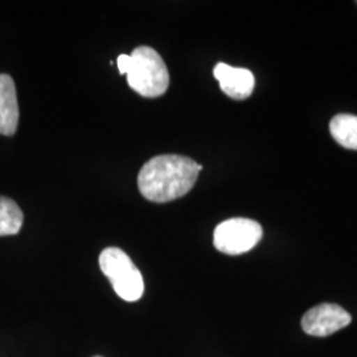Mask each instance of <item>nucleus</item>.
I'll list each match as a JSON object with an SVG mask.
<instances>
[{
  "label": "nucleus",
  "instance_id": "nucleus-2",
  "mask_svg": "<svg viewBox=\"0 0 357 357\" xmlns=\"http://www.w3.org/2000/svg\"><path fill=\"white\" fill-rule=\"evenodd\" d=\"M130 57L126 73L130 88L147 98L163 96L169 85V75L160 54L150 47H138Z\"/></svg>",
  "mask_w": 357,
  "mask_h": 357
},
{
  "label": "nucleus",
  "instance_id": "nucleus-12",
  "mask_svg": "<svg viewBox=\"0 0 357 357\" xmlns=\"http://www.w3.org/2000/svg\"><path fill=\"white\" fill-rule=\"evenodd\" d=\"M356 4H357V1H356Z\"/></svg>",
  "mask_w": 357,
  "mask_h": 357
},
{
  "label": "nucleus",
  "instance_id": "nucleus-5",
  "mask_svg": "<svg viewBox=\"0 0 357 357\" xmlns=\"http://www.w3.org/2000/svg\"><path fill=\"white\" fill-rule=\"evenodd\" d=\"M352 317L343 307L332 303H321L308 310L302 318V328L310 336L326 337L345 328Z\"/></svg>",
  "mask_w": 357,
  "mask_h": 357
},
{
  "label": "nucleus",
  "instance_id": "nucleus-7",
  "mask_svg": "<svg viewBox=\"0 0 357 357\" xmlns=\"http://www.w3.org/2000/svg\"><path fill=\"white\" fill-rule=\"evenodd\" d=\"M19 123V105L13 77L0 75V135L13 137Z\"/></svg>",
  "mask_w": 357,
  "mask_h": 357
},
{
  "label": "nucleus",
  "instance_id": "nucleus-11",
  "mask_svg": "<svg viewBox=\"0 0 357 357\" xmlns=\"http://www.w3.org/2000/svg\"><path fill=\"white\" fill-rule=\"evenodd\" d=\"M94 357H102V356H94Z\"/></svg>",
  "mask_w": 357,
  "mask_h": 357
},
{
  "label": "nucleus",
  "instance_id": "nucleus-9",
  "mask_svg": "<svg viewBox=\"0 0 357 357\" xmlns=\"http://www.w3.org/2000/svg\"><path fill=\"white\" fill-rule=\"evenodd\" d=\"M24 215L13 200L0 196V237L17 234L23 225Z\"/></svg>",
  "mask_w": 357,
  "mask_h": 357
},
{
  "label": "nucleus",
  "instance_id": "nucleus-4",
  "mask_svg": "<svg viewBox=\"0 0 357 357\" xmlns=\"http://www.w3.org/2000/svg\"><path fill=\"white\" fill-rule=\"evenodd\" d=\"M262 234V227L255 220L236 217L217 225L213 245L224 255H243L261 241Z\"/></svg>",
  "mask_w": 357,
  "mask_h": 357
},
{
  "label": "nucleus",
  "instance_id": "nucleus-10",
  "mask_svg": "<svg viewBox=\"0 0 357 357\" xmlns=\"http://www.w3.org/2000/svg\"><path fill=\"white\" fill-rule=\"evenodd\" d=\"M130 60H131V57H130L128 54H121V56L118 57L116 64H118V69H119V73H121V75H126V73H128Z\"/></svg>",
  "mask_w": 357,
  "mask_h": 357
},
{
  "label": "nucleus",
  "instance_id": "nucleus-6",
  "mask_svg": "<svg viewBox=\"0 0 357 357\" xmlns=\"http://www.w3.org/2000/svg\"><path fill=\"white\" fill-rule=\"evenodd\" d=\"M213 75L216 77L221 90L233 100H246L252 96L255 90V76L249 69L234 68L220 63L215 66Z\"/></svg>",
  "mask_w": 357,
  "mask_h": 357
},
{
  "label": "nucleus",
  "instance_id": "nucleus-8",
  "mask_svg": "<svg viewBox=\"0 0 357 357\" xmlns=\"http://www.w3.org/2000/svg\"><path fill=\"white\" fill-rule=\"evenodd\" d=\"M330 131L333 139L348 150H357V116L339 114L330 122Z\"/></svg>",
  "mask_w": 357,
  "mask_h": 357
},
{
  "label": "nucleus",
  "instance_id": "nucleus-1",
  "mask_svg": "<svg viewBox=\"0 0 357 357\" xmlns=\"http://www.w3.org/2000/svg\"><path fill=\"white\" fill-rule=\"evenodd\" d=\"M203 166L180 155H159L142 167L138 187L143 197L168 203L191 191Z\"/></svg>",
  "mask_w": 357,
  "mask_h": 357
},
{
  "label": "nucleus",
  "instance_id": "nucleus-3",
  "mask_svg": "<svg viewBox=\"0 0 357 357\" xmlns=\"http://www.w3.org/2000/svg\"><path fill=\"white\" fill-rule=\"evenodd\" d=\"M100 268L109 278L115 293L126 302H137L144 293L139 268L123 250L107 248L100 255Z\"/></svg>",
  "mask_w": 357,
  "mask_h": 357
}]
</instances>
